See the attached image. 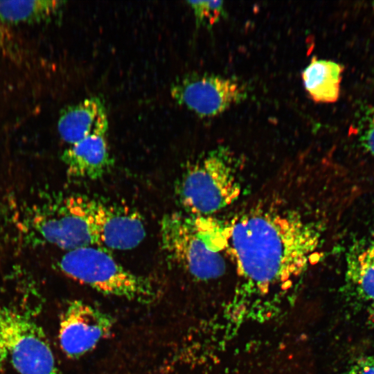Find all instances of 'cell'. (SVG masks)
I'll return each mask as SVG.
<instances>
[{
	"label": "cell",
	"mask_w": 374,
	"mask_h": 374,
	"mask_svg": "<svg viewBox=\"0 0 374 374\" xmlns=\"http://www.w3.org/2000/svg\"><path fill=\"white\" fill-rule=\"evenodd\" d=\"M310 178V170L283 172L227 223L238 275L261 293L283 288L321 258L326 223Z\"/></svg>",
	"instance_id": "1"
},
{
	"label": "cell",
	"mask_w": 374,
	"mask_h": 374,
	"mask_svg": "<svg viewBox=\"0 0 374 374\" xmlns=\"http://www.w3.org/2000/svg\"><path fill=\"white\" fill-rule=\"evenodd\" d=\"M231 153L222 148L209 152L189 166L179 180L177 196L184 208L197 216H210L240 197L242 184Z\"/></svg>",
	"instance_id": "2"
},
{
	"label": "cell",
	"mask_w": 374,
	"mask_h": 374,
	"mask_svg": "<svg viewBox=\"0 0 374 374\" xmlns=\"http://www.w3.org/2000/svg\"><path fill=\"white\" fill-rule=\"evenodd\" d=\"M67 276L106 295L139 303H150L157 289L147 277L117 262L107 251L88 246L68 251L57 262Z\"/></svg>",
	"instance_id": "3"
},
{
	"label": "cell",
	"mask_w": 374,
	"mask_h": 374,
	"mask_svg": "<svg viewBox=\"0 0 374 374\" xmlns=\"http://www.w3.org/2000/svg\"><path fill=\"white\" fill-rule=\"evenodd\" d=\"M0 364L18 374H59L42 328L28 315L0 304Z\"/></svg>",
	"instance_id": "4"
},
{
	"label": "cell",
	"mask_w": 374,
	"mask_h": 374,
	"mask_svg": "<svg viewBox=\"0 0 374 374\" xmlns=\"http://www.w3.org/2000/svg\"><path fill=\"white\" fill-rule=\"evenodd\" d=\"M91 198L70 195L42 208L30 227L43 242L68 251L98 244L90 217Z\"/></svg>",
	"instance_id": "5"
},
{
	"label": "cell",
	"mask_w": 374,
	"mask_h": 374,
	"mask_svg": "<svg viewBox=\"0 0 374 374\" xmlns=\"http://www.w3.org/2000/svg\"><path fill=\"white\" fill-rule=\"evenodd\" d=\"M160 234L167 257L195 278L208 280L224 274L222 253L211 249L198 235L191 218L177 213L166 215L161 222Z\"/></svg>",
	"instance_id": "6"
},
{
	"label": "cell",
	"mask_w": 374,
	"mask_h": 374,
	"mask_svg": "<svg viewBox=\"0 0 374 374\" xmlns=\"http://www.w3.org/2000/svg\"><path fill=\"white\" fill-rule=\"evenodd\" d=\"M170 93L179 105L201 117L220 115L247 96L246 87L235 79L197 73L177 79Z\"/></svg>",
	"instance_id": "7"
},
{
	"label": "cell",
	"mask_w": 374,
	"mask_h": 374,
	"mask_svg": "<svg viewBox=\"0 0 374 374\" xmlns=\"http://www.w3.org/2000/svg\"><path fill=\"white\" fill-rule=\"evenodd\" d=\"M114 326V320L109 314L82 301H72L60 317V348L68 357L78 358L109 337Z\"/></svg>",
	"instance_id": "8"
},
{
	"label": "cell",
	"mask_w": 374,
	"mask_h": 374,
	"mask_svg": "<svg viewBox=\"0 0 374 374\" xmlns=\"http://www.w3.org/2000/svg\"><path fill=\"white\" fill-rule=\"evenodd\" d=\"M91 223L98 244L118 250L137 247L145 236L139 213L127 206L92 199Z\"/></svg>",
	"instance_id": "9"
},
{
	"label": "cell",
	"mask_w": 374,
	"mask_h": 374,
	"mask_svg": "<svg viewBox=\"0 0 374 374\" xmlns=\"http://www.w3.org/2000/svg\"><path fill=\"white\" fill-rule=\"evenodd\" d=\"M344 288L353 309L374 322V235L361 238L349 247Z\"/></svg>",
	"instance_id": "10"
},
{
	"label": "cell",
	"mask_w": 374,
	"mask_h": 374,
	"mask_svg": "<svg viewBox=\"0 0 374 374\" xmlns=\"http://www.w3.org/2000/svg\"><path fill=\"white\" fill-rule=\"evenodd\" d=\"M107 130L106 107L98 96H91L66 107L57 121L59 134L69 145L92 135H106Z\"/></svg>",
	"instance_id": "11"
},
{
	"label": "cell",
	"mask_w": 374,
	"mask_h": 374,
	"mask_svg": "<svg viewBox=\"0 0 374 374\" xmlns=\"http://www.w3.org/2000/svg\"><path fill=\"white\" fill-rule=\"evenodd\" d=\"M61 159L69 175L92 180L102 177L112 162L105 135L103 134L92 135L69 145Z\"/></svg>",
	"instance_id": "12"
},
{
	"label": "cell",
	"mask_w": 374,
	"mask_h": 374,
	"mask_svg": "<svg viewBox=\"0 0 374 374\" xmlns=\"http://www.w3.org/2000/svg\"><path fill=\"white\" fill-rule=\"evenodd\" d=\"M344 68L335 62L313 57L302 72L305 90L317 103L337 100Z\"/></svg>",
	"instance_id": "13"
},
{
	"label": "cell",
	"mask_w": 374,
	"mask_h": 374,
	"mask_svg": "<svg viewBox=\"0 0 374 374\" xmlns=\"http://www.w3.org/2000/svg\"><path fill=\"white\" fill-rule=\"evenodd\" d=\"M64 3L50 0L0 1V20L9 24L46 21L57 15Z\"/></svg>",
	"instance_id": "14"
},
{
	"label": "cell",
	"mask_w": 374,
	"mask_h": 374,
	"mask_svg": "<svg viewBox=\"0 0 374 374\" xmlns=\"http://www.w3.org/2000/svg\"><path fill=\"white\" fill-rule=\"evenodd\" d=\"M198 26H212L217 22L224 13L223 1H188Z\"/></svg>",
	"instance_id": "15"
},
{
	"label": "cell",
	"mask_w": 374,
	"mask_h": 374,
	"mask_svg": "<svg viewBox=\"0 0 374 374\" xmlns=\"http://www.w3.org/2000/svg\"><path fill=\"white\" fill-rule=\"evenodd\" d=\"M359 141L367 152L374 156V108L368 109L359 121Z\"/></svg>",
	"instance_id": "16"
},
{
	"label": "cell",
	"mask_w": 374,
	"mask_h": 374,
	"mask_svg": "<svg viewBox=\"0 0 374 374\" xmlns=\"http://www.w3.org/2000/svg\"><path fill=\"white\" fill-rule=\"evenodd\" d=\"M346 374H374V356H364L357 359Z\"/></svg>",
	"instance_id": "17"
}]
</instances>
